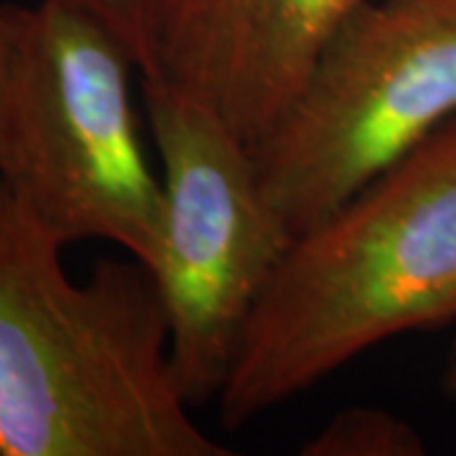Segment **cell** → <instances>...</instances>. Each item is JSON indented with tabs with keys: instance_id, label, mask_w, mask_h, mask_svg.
<instances>
[{
	"instance_id": "obj_1",
	"label": "cell",
	"mask_w": 456,
	"mask_h": 456,
	"mask_svg": "<svg viewBox=\"0 0 456 456\" xmlns=\"http://www.w3.org/2000/svg\"><path fill=\"white\" fill-rule=\"evenodd\" d=\"M64 248L0 178V456H228L175 380L152 272L102 259L79 284Z\"/></svg>"
},
{
	"instance_id": "obj_4",
	"label": "cell",
	"mask_w": 456,
	"mask_h": 456,
	"mask_svg": "<svg viewBox=\"0 0 456 456\" xmlns=\"http://www.w3.org/2000/svg\"><path fill=\"white\" fill-rule=\"evenodd\" d=\"M456 119V0H360L254 150L281 226L307 231Z\"/></svg>"
},
{
	"instance_id": "obj_5",
	"label": "cell",
	"mask_w": 456,
	"mask_h": 456,
	"mask_svg": "<svg viewBox=\"0 0 456 456\" xmlns=\"http://www.w3.org/2000/svg\"><path fill=\"white\" fill-rule=\"evenodd\" d=\"M142 82L165 191L163 248L150 269L170 362L193 408L218 398L248 317L292 233L266 203L254 150L160 77Z\"/></svg>"
},
{
	"instance_id": "obj_8",
	"label": "cell",
	"mask_w": 456,
	"mask_h": 456,
	"mask_svg": "<svg viewBox=\"0 0 456 456\" xmlns=\"http://www.w3.org/2000/svg\"><path fill=\"white\" fill-rule=\"evenodd\" d=\"M99 16L130 46L140 66V79L155 74L158 18L163 0H74Z\"/></svg>"
},
{
	"instance_id": "obj_2",
	"label": "cell",
	"mask_w": 456,
	"mask_h": 456,
	"mask_svg": "<svg viewBox=\"0 0 456 456\" xmlns=\"http://www.w3.org/2000/svg\"><path fill=\"white\" fill-rule=\"evenodd\" d=\"M456 320V119L297 233L224 391L239 431L380 342Z\"/></svg>"
},
{
	"instance_id": "obj_3",
	"label": "cell",
	"mask_w": 456,
	"mask_h": 456,
	"mask_svg": "<svg viewBox=\"0 0 456 456\" xmlns=\"http://www.w3.org/2000/svg\"><path fill=\"white\" fill-rule=\"evenodd\" d=\"M130 46L74 0L11 5L0 178L66 246L110 241L155 266L165 191L132 102Z\"/></svg>"
},
{
	"instance_id": "obj_6",
	"label": "cell",
	"mask_w": 456,
	"mask_h": 456,
	"mask_svg": "<svg viewBox=\"0 0 456 456\" xmlns=\"http://www.w3.org/2000/svg\"><path fill=\"white\" fill-rule=\"evenodd\" d=\"M358 3L163 0L150 77L196 99L256 150Z\"/></svg>"
},
{
	"instance_id": "obj_9",
	"label": "cell",
	"mask_w": 456,
	"mask_h": 456,
	"mask_svg": "<svg viewBox=\"0 0 456 456\" xmlns=\"http://www.w3.org/2000/svg\"><path fill=\"white\" fill-rule=\"evenodd\" d=\"M441 393L449 401V406L454 408L456 413V338L452 342V350L444 362V373H441Z\"/></svg>"
},
{
	"instance_id": "obj_7",
	"label": "cell",
	"mask_w": 456,
	"mask_h": 456,
	"mask_svg": "<svg viewBox=\"0 0 456 456\" xmlns=\"http://www.w3.org/2000/svg\"><path fill=\"white\" fill-rule=\"evenodd\" d=\"M305 456H421L424 436L378 406H350L335 413L312 439L302 444Z\"/></svg>"
},
{
	"instance_id": "obj_10",
	"label": "cell",
	"mask_w": 456,
	"mask_h": 456,
	"mask_svg": "<svg viewBox=\"0 0 456 456\" xmlns=\"http://www.w3.org/2000/svg\"><path fill=\"white\" fill-rule=\"evenodd\" d=\"M8 38H11V5H0V86H3V69H5Z\"/></svg>"
}]
</instances>
